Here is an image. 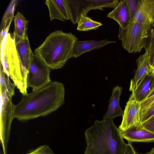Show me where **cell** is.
Masks as SVG:
<instances>
[{
  "instance_id": "1",
  "label": "cell",
  "mask_w": 154,
  "mask_h": 154,
  "mask_svg": "<svg viewBox=\"0 0 154 154\" xmlns=\"http://www.w3.org/2000/svg\"><path fill=\"white\" fill-rule=\"evenodd\" d=\"M65 94L63 83L51 81L37 90L23 95L21 101L14 106V117L24 122L47 116L63 104Z\"/></svg>"
},
{
  "instance_id": "2",
  "label": "cell",
  "mask_w": 154,
  "mask_h": 154,
  "mask_svg": "<svg viewBox=\"0 0 154 154\" xmlns=\"http://www.w3.org/2000/svg\"><path fill=\"white\" fill-rule=\"evenodd\" d=\"M85 137L84 154H123L126 143L112 119L96 120Z\"/></svg>"
},
{
  "instance_id": "3",
  "label": "cell",
  "mask_w": 154,
  "mask_h": 154,
  "mask_svg": "<svg viewBox=\"0 0 154 154\" xmlns=\"http://www.w3.org/2000/svg\"><path fill=\"white\" fill-rule=\"evenodd\" d=\"M77 40V37L71 32L56 31L50 34L35 49L34 54L51 69H60L71 58L74 45Z\"/></svg>"
},
{
  "instance_id": "4",
  "label": "cell",
  "mask_w": 154,
  "mask_h": 154,
  "mask_svg": "<svg viewBox=\"0 0 154 154\" xmlns=\"http://www.w3.org/2000/svg\"><path fill=\"white\" fill-rule=\"evenodd\" d=\"M0 67L12 80L23 95L26 94L27 74L22 65L16 48L15 37L7 33L0 42Z\"/></svg>"
},
{
  "instance_id": "5",
  "label": "cell",
  "mask_w": 154,
  "mask_h": 154,
  "mask_svg": "<svg viewBox=\"0 0 154 154\" xmlns=\"http://www.w3.org/2000/svg\"><path fill=\"white\" fill-rule=\"evenodd\" d=\"M151 25L131 21L124 28L119 27L118 37L129 53L141 52L147 43Z\"/></svg>"
},
{
  "instance_id": "6",
  "label": "cell",
  "mask_w": 154,
  "mask_h": 154,
  "mask_svg": "<svg viewBox=\"0 0 154 154\" xmlns=\"http://www.w3.org/2000/svg\"><path fill=\"white\" fill-rule=\"evenodd\" d=\"M69 20L77 23L82 15H87L91 10H103L104 8H114L119 0H64Z\"/></svg>"
},
{
  "instance_id": "7",
  "label": "cell",
  "mask_w": 154,
  "mask_h": 154,
  "mask_svg": "<svg viewBox=\"0 0 154 154\" xmlns=\"http://www.w3.org/2000/svg\"><path fill=\"white\" fill-rule=\"evenodd\" d=\"M14 105L6 90L0 91V140L3 154H7L11 125L13 119Z\"/></svg>"
},
{
  "instance_id": "8",
  "label": "cell",
  "mask_w": 154,
  "mask_h": 154,
  "mask_svg": "<svg viewBox=\"0 0 154 154\" xmlns=\"http://www.w3.org/2000/svg\"><path fill=\"white\" fill-rule=\"evenodd\" d=\"M51 69L34 54L32 57L27 78L28 87L37 90L51 81L50 77Z\"/></svg>"
},
{
  "instance_id": "9",
  "label": "cell",
  "mask_w": 154,
  "mask_h": 154,
  "mask_svg": "<svg viewBox=\"0 0 154 154\" xmlns=\"http://www.w3.org/2000/svg\"><path fill=\"white\" fill-rule=\"evenodd\" d=\"M141 104L130 97L124 111L122 122L118 128L120 132L141 125Z\"/></svg>"
},
{
  "instance_id": "10",
  "label": "cell",
  "mask_w": 154,
  "mask_h": 154,
  "mask_svg": "<svg viewBox=\"0 0 154 154\" xmlns=\"http://www.w3.org/2000/svg\"><path fill=\"white\" fill-rule=\"evenodd\" d=\"M131 21L154 24V0H137V10Z\"/></svg>"
},
{
  "instance_id": "11",
  "label": "cell",
  "mask_w": 154,
  "mask_h": 154,
  "mask_svg": "<svg viewBox=\"0 0 154 154\" xmlns=\"http://www.w3.org/2000/svg\"><path fill=\"white\" fill-rule=\"evenodd\" d=\"M120 133L123 138L128 142H154V133L144 128L142 125L131 127Z\"/></svg>"
},
{
  "instance_id": "12",
  "label": "cell",
  "mask_w": 154,
  "mask_h": 154,
  "mask_svg": "<svg viewBox=\"0 0 154 154\" xmlns=\"http://www.w3.org/2000/svg\"><path fill=\"white\" fill-rule=\"evenodd\" d=\"M113 41H109L107 39L96 41H78L75 43L71 55V58H77L82 54L92 50L100 48L108 44L115 43Z\"/></svg>"
},
{
  "instance_id": "13",
  "label": "cell",
  "mask_w": 154,
  "mask_h": 154,
  "mask_svg": "<svg viewBox=\"0 0 154 154\" xmlns=\"http://www.w3.org/2000/svg\"><path fill=\"white\" fill-rule=\"evenodd\" d=\"M137 68L133 78L131 79L129 91L135 90L141 80L147 75L154 72L150 65L146 54L140 55L136 60Z\"/></svg>"
},
{
  "instance_id": "14",
  "label": "cell",
  "mask_w": 154,
  "mask_h": 154,
  "mask_svg": "<svg viewBox=\"0 0 154 154\" xmlns=\"http://www.w3.org/2000/svg\"><path fill=\"white\" fill-rule=\"evenodd\" d=\"M107 17L115 20L120 27L125 28L132 19L126 0L120 1L114 9L108 13Z\"/></svg>"
},
{
  "instance_id": "15",
  "label": "cell",
  "mask_w": 154,
  "mask_h": 154,
  "mask_svg": "<svg viewBox=\"0 0 154 154\" xmlns=\"http://www.w3.org/2000/svg\"><path fill=\"white\" fill-rule=\"evenodd\" d=\"M154 88V72H152L143 78L136 89L132 92L130 97L141 103L147 97Z\"/></svg>"
},
{
  "instance_id": "16",
  "label": "cell",
  "mask_w": 154,
  "mask_h": 154,
  "mask_svg": "<svg viewBox=\"0 0 154 154\" xmlns=\"http://www.w3.org/2000/svg\"><path fill=\"white\" fill-rule=\"evenodd\" d=\"M15 43L18 56L24 69L27 75L34 54L30 48L27 35L24 38L15 39Z\"/></svg>"
},
{
  "instance_id": "17",
  "label": "cell",
  "mask_w": 154,
  "mask_h": 154,
  "mask_svg": "<svg viewBox=\"0 0 154 154\" xmlns=\"http://www.w3.org/2000/svg\"><path fill=\"white\" fill-rule=\"evenodd\" d=\"M122 90V87L118 85L113 89L108 109L103 116V119H113L116 117L123 115L124 111L121 107L119 104Z\"/></svg>"
},
{
  "instance_id": "18",
  "label": "cell",
  "mask_w": 154,
  "mask_h": 154,
  "mask_svg": "<svg viewBox=\"0 0 154 154\" xmlns=\"http://www.w3.org/2000/svg\"><path fill=\"white\" fill-rule=\"evenodd\" d=\"M45 4L48 9L50 20L64 21L69 20L64 0H46Z\"/></svg>"
},
{
  "instance_id": "19",
  "label": "cell",
  "mask_w": 154,
  "mask_h": 154,
  "mask_svg": "<svg viewBox=\"0 0 154 154\" xmlns=\"http://www.w3.org/2000/svg\"><path fill=\"white\" fill-rule=\"evenodd\" d=\"M14 30L13 36L15 39L24 38L27 35L28 21L24 16L19 12L14 16Z\"/></svg>"
},
{
  "instance_id": "20",
  "label": "cell",
  "mask_w": 154,
  "mask_h": 154,
  "mask_svg": "<svg viewBox=\"0 0 154 154\" xmlns=\"http://www.w3.org/2000/svg\"><path fill=\"white\" fill-rule=\"evenodd\" d=\"M16 3L12 2L11 3L3 17L1 26L0 40H2L8 33L10 24L14 17Z\"/></svg>"
},
{
  "instance_id": "21",
  "label": "cell",
  "mask_w": 154,
  "mask_h": 154,
  "mask_svg": "<svg viewBox=\"0 0 154 154\" xmlns=\"http://www.w3.org/2000/svg\"><path fill=\"white\" fill-rule=\"evenodd\" d=\"M77 29L81 31H88L98 29L102 25L100 22L93 20L87 15H81L77 23Z\"/></svg>"
},
{
  "instance_id": "22",
  "label": "cell",
  "mask_w": 154,
  "mask_h": 154,
  "mask_svg": "<svg viewBox=\"0 0 154 154\" xmlns=\"http://www.w3.org/2000/svg\"><path fill=\"white\" fill-rule=\"evenodd\" d=\"M145 49L149 63L154 71V24L151 25L149 39Z\"/></svg>"
},
{
  "instance_id": "23",
  "label": "cell",
  "mask_w": 154,
  "mask_h": 154,
  "mask_svg": "<svg viewBox=\"0 0 154 154\" xmlns=\"http://www.w3.org/2000/svg\"><path fill=\"white\" fill-rule=\"evenodd\" d=\"M154 102V88L147 97L141 103V117Z\"/></svg>"
},
{
  "instance_id": "24",
  "label": "cell",
  "mask_w": 154,
  "mask_h": 154,
  "mask_svg": "<svg viewBox=\"0 0 154 154\" xmlns=\"http://www.w3.org/2000/svg\"><path fill=\"white\" fill-rule=\"evenodd\" d=\"M25 154H55L47 145H41Z\"/></svg>"
},
{
  "instance_id": "25",
  "label": "cell",
  "mask_w": 154,
  "mask_h": 154,
  "mask_svg": "<svg viewBox=\"0 0 154 154\" xmlns=\"http://www.w3.org/2000/svg\"><path fill=\"white\" fill-rule=\"evenodd\" d=\"M4 74L6 82L5 88L7 93L8 97L12 98L14 94V89L15 85L14 83H12L11 82L9 79V76L5 72Z\"/></svg>"
},
{
  "instance_id": "26",
  "label": "cell",
  "mask_w": 154,
  "mask_h": 154,
  "mask_svg": "<svg viewBox=\"0 0 154 154\" xmlns=\"http://www.w3.org/2000/svg\"><path fill=\"white\" fill-rule=\"evenodd\" d=\"M154 115V102L147 111L142 116L141 124L142 125L146 121Z\"/></svg>"
},
{
  "instance_id": "27",
  "label": "cell",
  "mask_w": 154,
  "mask_h": 154,
  "mask_svg": "<svg viewBox=\"0 0 154 154\" xmlns=\"http://www.w3.org/2000/svg\"><path fill=\"white\" fill-rule=\"evenodd\" d=\"M126 0L128 4L129 8V9L132 19L137 10V0Z\"/></svg>"
},
{
  "instance_id": "28",
  "label": "cell",
  "mask_w": 154,
  "mask_h": 154,
  "mask_svg": "<svg viewBox=\"0 0 154 154\" xmlns=\"http://www.w3.org/2000/svg\"><path fill=\"white\" fill-rule=\"evenodd\" d=\"M146 130L154 133V115L142 124Z\"/></svg>"
},
{
  "instance_id": "29",
  "label": "cell",
  "mask_w": 154,
  "mask_h": 154,
  "mask_svg": "<svg viewBox=\"0 0 154 154\" xmlns=\"http://www.w3.org/2000/svg\"><path fill=\"white\" fill-rule=\"evenodd\" d=\"M123 154H138L133 147L132 143L128 142L126 143Z\"/></svg>"
},
{
  "instance_id": "30",
  "label": "cell",
  "mask_w": 154,
  "mask_h": 154,
  "mask_svg": "<svg viewBox=\"0 0 154 154\" xmlns=\"http://www.w3.org/2000/svg\"><path fill=\"white\" fill-rule=\"evenodd\" d=\"M138 154H154V147L152 148L148 152L145 153H140Z\"/></svg>"
}]
</instances>
